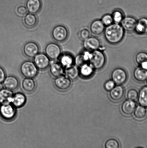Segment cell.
Returning <instances> with one entry per match:
<instances>
[{
  "label": "cell",
  "instance_id": "6da1fadb",
  "mask_svg": "<svg viewBox=\"0 0 147 148\" xmlns=\"http://www.w3.org/2000/svg\"><path fill=\"white\" fill-rule=\"evenodd\" d=\"M104 33L106 42L110 45H116L123 40L125 30L120 24L113 23L105 28Z\"/></svg>",
  "mask_w": 147,
  "mask_h": 148
},
{
  "label": "cell",
  "instance_id": "7a4b0ae2",
  "mask_svg": "<svg viewBox=\"0 0 147 148\" xmlns=\"http://www.w3.org/2000/svg\"><path fill=\"white\" fill-rule=\"evenodd\" d=\"M91 59L89 63L95 70H99L104 67L106 62V56L103 50H99L92 51Z\"/></svg>",
  "mask_w": 147,
  "mask_h": 148
},
{
  "label": "cell",
  "instance_id": "3957f363",
  "mask_svg": "<svg viewBox=\"0 0 147 148\" xmlns=\"http://www.w3.org/2000/svg\"><path fill=\"white\" fill-rule=\"evenodd\" d=\"M38 70L34 62L31 61L23 62L20 67V73L25 78H35L38 74Z\"/></svg>",
  "mask_w": 147,
  "mask_h": 148
},
{
  "label": "cell",
  "instance_id": "277c9868",
  "mask_svg": "<svg viewBox=\"0 0 147 148\" xmlns=\"http://www.w3.org/2000/svg\"><path fill=\"white\" fill-rule=\"evenodd\" d=\"M16 108L11 103L0 105V116L3 119L11 121L15 118Z\"/></svg>",
  "mask_w": 147,
  "mask_h": 148
},
{
  "label": "cell",
  "instance_id": "5b68a950",
  "mask_svg": "<svg viewBox=\"0 0 147 148\" xmlns=\"http://www.w3.org/2000/svg\"><path fill=\"white\" fill-rule=\"evenodd\" d=\"M51 35L54 40L59 42H62L65 41L68 37V30L64 26L58 25L53 28Z\"/></svg>",
  "mask_w": 147,
  "mask_h": 148
},
{
  "label": "cell",
  "instance_id": "8992f818",
  "mask_svg": "<svg viewBox=\"0 0 147 148\" xmlns=\"http://www.w3.org/2000/svg\"><path fill=\"white\" fill-rule=\"evenodd\" d=\"M53 83L57 90L62 91H67L70 89L72 84L71 80L63 75L55 78Z\"/></svg>",
  "mask_w": 147,
  "mask_h": 148
},
{
  "label": "cell",
  "instance_id": "52a82bcc",
  "mask_svg": "<svg viewBox=\"0 0 147 148\" xmlns=\"http://www.w3.org/2000/svg\"><path fill=\"white\" fill-rule=\"evenodd\" d=\"M111 77L112 80L116 85H122L127 80V74L126 71L122 68H116L112 71Z\"/></svg>",
  "mask_w": 147,
  "mask_h": 148
},
{
  "label": "cell",
  "instance_id": "ba28073f",
  "mask_svg": "<svg viewBox=\"0 0 147 148\" xmlns=\"http://www.w3.org/2000/svg\"><path fill=\"white\" fill-rule=\"evenodd\" d=\"M45 53L50 59L56 60L61 55V49L57 43H50L46 46Z\"/></svg>",
  "mask_w": 147,
  "mask_h": 148
},
{
  "label": "cell",
  "instance_id": "9c48e42d",
  "mask_svg": "<svg viewBox=\"0 0 147 148\" xmlns=\"http://www.w3.org/2000/svg\"><path fill=\"white\" fill-rule=\"evenodd\" d=\"M34 62L37 69L44 70L50 65V59L44 53H39L34 58Z\"/></svg>",
  "mask_w": 147,
  "mask_h": 148
},
{
  "label": "cell",
  "instance_id": "30bf717a",
  "mask_svg": "<svg viewBox=\"0 0 147 148\" xmlns=\"http://www.w3.org/2000/svg\"><path fill=\"white\" fill-rule=\"evenodd\" d=\"M83 46L85 50L91 51L99 49L101 50L100 40L98 38L95 37H90L83 40Z\"/></svg>",
  "mask_w": 147,
  "mask_h": 148
},
{
  "label": "cell",
  "instance_id": "8fae6325",
  "mask_svg": "<svg viewBox=\"0 0 147 148\" xmlns=\"http://www.w3.org/2000/svg\"><path fill=\"white\" fill-rule=\"evenodd\" d=\"M23 51L24 54L27 57L33 58L39 53V47L37 43L29 42L24 45Z\"/></svg>",
  "mask_w": 147,
  "mask_h": 148
},
{
  "label": "cell",
  "instance_id": "7c38bea8",
  "mask_svg": "<svg viewBox=\"0 0 147 148\" xmlns=\"http://www.w3.org/2000/svg\"><path fill=\"white\" fill-rule=\"evenodd\" d=\"M137 20L133 17L127 16L124 17L120 24L125 31L131 32L135 31Z\"/></svg>",
  "mask_w": 147,
  "mask_h": 148
},
{
  "label": "cell",
  "instance_id": "4fadbf2b",
  "mask_svg": "<svg viewBox=\"0 0 147 148\" xmlns=\"http://www.w3.org/2000/svg\"><path fill=\"white\" fill-rule=\"evenodd\" d=\"M2 83L4 88L12 91L16 90L20 84L18 78L14 75L6 76Z\"/></svg>",
  "mask_w": 147,
  "mask_h": 148
},
{
  "label": "cell",
  "instance_id": "5bb4252c",
  "mask_svg": "<svg viewBox=\"0 0 147 148\" xmlns=\"http://www.w3.org/2000/svg\"><path fill=\"white\" fill-rule=\"evenodd\" d=\"M109 92V97L114 101H121L124 96V88L121 85L116 86Z\"/></svg>",
  "mask_w": 147,
  "mask_h": 148
},
{
  "label": "cell",
  "instance_id": "9a60e30c",
  "mask_svg": "<svg viewBox=\"0 0 147 148\" xmlns=\"http://www.w3.org/2000/svg\"><path fill=\"white\" fill-rule=\"evenodd\" d=\"M106 27L101 20H96L92 22L90 27V32L94 35H100L104 32Z\"/></svg>",
  "mask_w": 147,
  "mask_h": 148
},
{
  "label": "cell",
  "instance_id": "2e32d148",
  "mask_svg": "<svg viewBox=\"0 0 147 148\" xmlns=\"http://www.w3.org/2000/svg\"><path fill=\"white\" fill-rule=\"evenodd\" d=\"M26 101V97L24 94L17 92L13 95L11 104L16 108H20L25 105Z\"/></svg>",
  "mask_w": 147,
  "mask_h": 148
},
{
  "label": "cell",
  "instance_id": "e0dca14e",
  "mask_svg": "<svg viewBox=\"0 0 147 148\" xmlns=\"http://www.w3.org/2000/svg\"><path fill=\"white\" fill-rule=\"evenodd\" d=\"M21 87L24 92L31 93L35 90L37 84L33 78H25L22 82Z\"/></svg>",
  "mask_w": 147,
  "mask_h": 148
},
{
  "label": "cell",
  "instance_id": "ac0fdd59",
  "mask_svg": "<svg viewBox=\"0 0 147 148\" xmlns=\"http://www.w3.org/2000/svg\"><path fill=\"white\" fill-rule=\"evenodd\" d=\"M136 106L135 101L128 99L122 103L121 109L124 114L129 116L133 114Z\"/></svg>",
  "mask_w": 147,
  "mask_h": 148
},
{
  "label": "cell",
  "instance_id": "d6986e66",
  "mask_svg": "<svg viewBox=\"0 0 147 148\" xmlns=\"http://www.w3.org/2000/svg\"><path fill=\"white\" fill-rule=\"evenodd\" d=\"M14 95L11 90L6 88L0 90V105L11 103Z\"/></svg>",
  "mask_w": 147,
  "mask_h": 148
},
{
  "label": "cell",
  "instance_id": "ffe728a7",
  "mask_svg": "<svg viewBox=\"0 0 147 148\" xmlns=\"http://www.w3.org/2000/svg\"><path fill=\"white\" fill-rule=\"evenodd\" d=\"M26 7L29 12L34 14H37L41 10V1L40 0H27Z\"/></svg>",
  "mask_w": 147,
  "mask_h": 148
},
{
  "label": "cell",
  "instance_id": "44dd1931",
  "mask_svg": "<svg viewBox=\"0 0 147 148\" xmlns=\"http://www.w3.org/2000/svg\"><path fill=\"white\" fill-rule=\"evenodd\" d=\"M49 66L50 73L54 78L61 76L64 73V68L59 62L53 63L50 65Z\"/></svg>",
  "mask_w": 147,
  "mask_h": 148
},
{
  "label": "cell",
  "instance_id": "7402d4cb",
  "mask_svg": "<svg viewBox=\"0 0 147 148\" xmlns=\"http://www.w3.org/2000/svg\"><path fill=\"white\" fill-rule=\"evenodd\" d=\"M135 31L139 35L147 34V18L142 17L137 21Z\"/></svg>",
  "mask_w": 147,
  "mask_h": 148
},
{
  "label": "cell",
  "instance_id": "603a6c76",
  "mask_svg": "<svg viewBox=\"0 0 147 148\" xmlns=\"http://www.w3.org/2000/svg\"><path fill=\"white\" fill-rule=\"evenodd\" d=\"M59 63L64 69L69 67L74 63V58L69 53H64L59 58Z\"/></svg>",
  "mask_w": 147,
  "mask_h": 148
},
{
  "label": "cell",
  "instance_id": "cb8c5ba5",
  "mask_svg": "<svg viewBox=\"0 0 147 148\" xmlns=\"http://www.w3.org/2000/svg\"><path fill=\"white\" fill-rule=\"evenodd\" d=\"M133 75L135 79L138 82H144L147 79V70L140 66H138L134 71Z\"/></svg>",
  "mask_w": 147,
  "mask_h": 148
},
{
  "label": "cell",
  "instance_id": "d4e9b609",
  "mask_svg": "<svg viewBox=\"0 0 147 148\" xmlns=\"http://www.w3.org/2000/svg\"><path fill=\"white\" fill-rule=\"evenodd\" d=\"M64 73L66 76L71 80L76 79L80 75L78 67L74 65L65 69Z\"/></svg>",
  "mask_w": 147,
  "mask_h": 148
},
{
  "label": "cell",
  "instance_id": "484cf974",
  "mask_svg": "<svg viewBox=\"0 0 147 148\" xmlns=\"http://www.w3.org/2000/svg\"><path fill=\"white\" fill-rule=\"evenodd\" d=\"M80 68L79 73L85 78H88L91 76L95 70L89 63L85 64Z\"/></svg>",
  "mask_w": 147,
  "mask_h": 148
},
{
  "label": "cell",
  "instance_id": "4316f807",
  "mask_svg": "<svg viewBox=\"0 0 147 148\" xmlns=\"http://www.w3.org/2000/svg\"><path fill=\"white\" fill-rule=\"evenodd\" d=\"M37 19L34 14L28 13L26 14L24 18V23L27 27L32 28L37 24Z\"/></svg>",
  "mask_w": 147,
  "mask_h": 148
},
{
  "label": "cell",
  "instance_id": "83f0119b",
  "mask_svg": "<svg viewBox=\"0 0 147 148\" xmlns=\"http://www.w3.org/2000/svg\"><path fill=\"white\" fill-rule=\"evenodd\" d=\"M138 99L140 105L147 108V86L144 87L140 90Z\"/></svg>",
  "mask_w": 147,
  "mask_h": 148
},
{
  "label": "cell",
  "instance_id": "f1b7e54d",
  "mask_svg": "<svg viewBox=\"0 0 147 148\" xmlns=\"http://www.w3.org/2000/svg\"><path fill=\"white\" fill-rule=\"evenodd\" d=\"M135 118L138 120H142L146 117L147 111L146 107L139 105L136 106L133 113Z\"/></svg>",
  "mask_w": 147,
  "mask_h": 148
},
{
  "label": "cell",
  "instance_id": "f546056e",
  "mask_svg": "<svg viewBox=\"0 0 147 148\" xmlns=\"http://www.w3.org/2000/svg\"><path fill=\"white\" fill-rule=\"evenodd\" d=\"M113 20L114 23L120 24L123 20L124 14L123 12L120 10H115L112 14Z\"/></svg>",
  "mask_w": 147,
  "mask_h": 148
},
{
  "label": "cell",
  "instance_id": "4dcf8cb0",
  "mask_svg": "<svg viewBox=\"0 0 147 148\" xmlns=\"http://www.w3.org/2000/svg\"><path fill=\"white\" fill-rule=\"evenodd\" d=\"M136 63L139 66L142 64L147 62V53L144 51L140 52L137 53L135 57Z\"/></svg>",
  "mask_w": 147,
  "mask_h": 148
},
{
  "label": "cell",
  "instance_id": "1f68e13d",
  "mask_svg": "<svg viewBox=\"0 0 147 148\" xmlns=\"http://www.w3.org/2000/svg\"><path fill=\"white\" fill-rule=\"evenodd\" d=\"M101 20L106 27L114 23L113 17L111 14H104L102 17Z\"/></svg>",
  "mask_w": 147,
  "mask_h": 148
},
{
  "label": "cell",
  "instance_id": "d6a6232c",
  "mask_svg": "<svg viewBox=\"0 0 147 148\" xmlns=\"http://www.w3.org/2000/svg\"><path fill=\"white\" fill-rule=\"evenodd\" d=\"M119 141L114 139H109L105 144V147L106 148H119Z\"/></svg>",
  "mask_w": 147,
  "mask_h": 148
},
{
  "label": "cell",
  "instance_id": "836d02e7",
  "mask_svg": "<svg viewBox=\"0 0 147 148\" xmlns=\"http://www.w3.org/2000/svg\"><path fill=\"white\" fill-rule=\"evenodd\" d=\"M139 95L138 91L135 89L129 90L127 93V98L128 99L135 101L138 99Z\"/></svg>",
  "mask_w": 147,
  "mask_h": 148
},
{
  "label": "cell",
  "instance_id": "e575fe53",
  "mask_svg": "<svg viewBox=\"0 0 147 148\" xmlns=\"http://www.w3.org/2000/svg\"><path fill=\"white\" fill-rule=\"evenodd\" d=\"M86 63H88L85 60L82 53L77 55L74 58V63L78 67H80Z\"/></svg>",
  "mask_w": 147,
  "mask_h": 148
},
{
  "label": "cell",
  "instance_id": "d590c367",
  "mask_svg": "<svg viewBox=\"0 0 147 148\" xmlns=\"http://www.w3.org/2000/svg\"><path fill=\"white\" fill-rule=\"evenodd\" d=\"M90 32L87 29L83 28L79 32V36L82 40H84L90 37Z\"/></svg>",
  "mask_w": 147,
  "mask_h": 148
},
{
  "label": "cell",
  "instance_id": "8d00e7d4",
  "mask_svg": "<svg viewBox=\"0 0 147 148\" xmlns=\"http://www.w3.org/2000/svg\"><path fill=\"white\" fill-rule=\"evenodd\" d=\"M116 86V84L112 80H110L106 81L104 85V88L105 90L106 91H110Z\"/></svg>",
  "mask_w": 147,
  "mask_h": 148
},
{
  "label": "cell",
  "instance_id": "74e56055",
  "mask_svg": "<svg viewBox=\"0 0 147 148\" xmlns=\"http://www.w3.org/2000/svg\"><path fill=\"white\" fill-rule=\"evenodd\" d=\"M27 10L26 7L24 6H20L17 7L16 9L17 14L19 15L23 16L26 15L27 12Z\"/></svg>",
  "mask_w": 147,
  "mask_h": 148
},
{
  "label": "cell",
  "instance_id": "f35d334b",
  "mask_svg": "<svg viewBox=\"0 0 147 148\" xmlns=\"http://www.w3.org/2000/svg\"><path fill=\"white\" fill-rule=\"evenodd\" d=\"M82 54L85 61L87 63H89L92 57V51L85 50L82 53Z\"/></svg>",
  "mask_w": 147,
  "mask_h": 148
},
{
  "label": "cell",
  "instance_id": "ab89813d",
  "mask_svg": "<svg viewBox=\"0 0 147 148\" xmlns=\"http://www.w3.org/2000/svg\"><path fill=\"white\" fill-rule=\"evenodd\" d=\"M6 77L5 71L1 66H0V83H2Z\"/></svg>",
  "mask_w": 147,
  "mask_h": 148
},
{
  "label": "cell",
  "instance_id": "60d3db41",
  "mask_svg": "<svg viewBox=\"0 0 147 148\" xmlns=\"http://www.w3.org/2000/svg\"><path fill=\"white\" fill-rule=\"evenodd\" d=\"M4 88L3 85L2 83H0V90L3 89Z\"/></svg>",
  "mask_w": 147,
  "mask_h": 148
},
{
  "label": "cell",
  "instance_id": "b9f144b4",
  "mask_svg": "<svg viewBox=\"0 0 147 148\" xmlns=\"http://www.w3.org/2000/svg\"><path fill=\"white\" fill-rule=\"evenodd\" d=\"M146 83H147V80H146Z\"/></svg>",
  "mask_w": 147,
  "mask_h": 148
}]
</instances>
